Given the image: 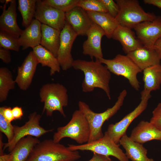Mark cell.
I'll return each mask as SVG.
<instances>
[{"label":"cell","mask_w":161,"mask_h":161,"mask_svg":"<svg viewBox=\"0 0 161 161\" xmlns=\"http://www.w3.org/2000/svg\"><path fill=\"white\" fill-rule=\"evenodd\" d=\"M119 12L115 19L118 24L133 29L138 24L152 21L157 17L153 13L146 12L137 0H116Z\"/></svg>","instance_id":"cell-6"},{"label":"cell","mask_w":161,"mask_h":161,"mask_svg":"<svg viewBox=\"0 0 161 161\" xmlns=\"http://www.w3.org/2000/svg\"><path fill=\"white\" fill-rule=\"evenodd\" d=\"M32 49V52L39 64L42 67L47 66L50 68V76L60 72L61 67L58 60L51 52L41 45Z\"/></svg>","instance_id":"cell-25"},{"label":"cell","mask_w":161,"mask_h":161,"mask_svg":"<svg viewBox=\"0 0 161 161\" xmlns=\"http://www.w3.org/2000/svg\"><path fill=\"white\" fill-rule=\"evenodd\" d=\"M144 89L151 92L159 90L161 84V64L155 65L143 71Z\"/></svg>","instance_id":"cell-27"},{"label":"cell","mask_w":161,"mask_h":161,"mask_svg":"<svg viewBox=\"0 0 161 161\" xmlns=\"http://www.w3.org/2000/svg\"><path fill=\"white\" fill-rule=\"evenodd\" d=\"M81 157L78 151H71L53 139H45L35 146L26 161H77Z\"/></svg>","instance_id":"cell-2"},{"label":"cell","mask_w":161,"mask_h":161,"mask_svg":"<svg viewBox=\"0 0 161 161\" xmlns=\"http://www.w3.org/2000/svg\"><path fill=\"white\" fill-rule=\"evenodd\" d=\"M0 1L1 2L4 3L5 2L6 0H0Z\"/></svg>","instance_id":"cell-44"},{"label":"cell","mask_w":161,"mask_h":161,"mask_svg":"<svg viewBox=\"0 0 161 161\" xmlns=\"http://www.w3.org/2000/svg\"><path fill=\"white\" fill-rule=\"evenodd\" d=\"M20 47L18 39L4 32L0 31V47L18 52Z\"/></svg>","instance_id":"cell-32"},{"label":"cell","mask_w":161,"mask_h":161,"mask_svg":"<svg viewBox=\"0 0 161 161\" xmlns=\"http://www.w3.org/2000/svg\"><path fill=\"white\" fill-rule=\"evenodd\" d=\"M133 29L143 46L153 48L155 43L161 37V16H157L152 21L141 22Z\"/></svg>","instance_id":"cell-13"},{"label":"cell","mask_w":161,"mask_h":161,"mask_svg":"<svg viewBox=\"0 0 161 161\" xmlns=\"http://www.w3.org/2000/svg\"><path fill=\"white\" fill-rule=\"evenodd\" d=\"M104 4L108 13L113 17L115 18L119 12V8L116 3L113 0H100Z\"/></svg>","instance_id":"cell-35"},{"label":"cell","mask_w":161,"mask_h":161,"mask_svg":"<svg viewBox=\"0 0 161 161\" xmlns=\"http://www.w3.org/2000/svg\"><path fill=\"white\" fill-rule=\"evenodd\" d=\"M79 0H43L44 4L49 5L65 13L78 6Z\"/></svg>","instance_id":"cell-30"},{"label":"cell","mask_w":161,"mask_h":161,"mask_svg":"<svg viewBox=\"0 0 161 161\" xmlns=\"http://www.w3.org/2000/svg\"><path fill=\"white\" fill-rule=\"evenodd\" d=\"M90 134L88 122L78 109L73 112L71 119L66 125L57 128L52 139L55 142L59 143L63 139L68 137L81 145L88 142Z\"/></svg>","instance_id":"cell-4"},{"label":"cell","mask_w":161,"mask_h":161,"mask_svg":"<svg viewBox=\"0 0 161 161\" xmlns=\"http://www.w3.org/2000/svg\"><path fill=\"white\" fill-rule=\"evenodd\" d=\"M93 22L100 27L107 38H112L113 33L118 24L115 18L108 13L86 11Z\"/></svg>","instance_id":"cell-26"},{"label":"cell","mask_w":161,"mask_h":161,"mask_svg":"<svg viewBox=\"0 0 161 161\" xmlns=\"http://www.w3.org/2000/svg\"><path fill=\"white\" fill-rule=\"evenodd\" d=\"M151 92L143 89L140 93V102L135 108L119 121L109 125L105 132L116 143H119L121 137L126 134L127 129L131 123L146 109L148 100L151 96Z\"/></svg>","instance_id":"cell-9"},{"label":"cell","mask_w":161,"mask_h":161,"mask_svg":"<svg viewBox=\"0 0 161 161\" xmlns=\"http://www.w3.org/2000/svg\"><path fill=\"white\" fill-rule=\"evenodd\" d=\"M145 4L152 5L161 9V0H144Z\"/></svg>","instance_id":"cell-41"},{"label":"cell","mask_w":161,"mask_h":161,"mask_svg":"<svg viewBox=\"0 0 161 161\" xmlns=\"http://www.w3.org/2000/svg\"><path fill=\"white\" fill-rule=\"evenodd\" d=\"M153 48L156 51L161 60V37L156 41Z\"/></svg>","instance_id":"cell-40"},{"label":"cell","mask_w":161,"mask_h":161,"mask_svg":"<svg viewBox=\"0 0 161 161\" xmlns=\"http://www.w3.org/2000/svg\"><path fill=\"white\" fill-rule=\"evenodd\" d=\"M41 117L40 114L36 112L30 114L28 120L21 126L14 125V136L10 142L4 143V150L7 149L10 153L13 149L17 143L22 138L31 136L38 138L45 134L52 131L53 129L46 130L40 125Z\"/></svg>","instance_id":"cell-10"},{"label":"cell","mask_w":161,"mask_h":161,"mask_svg":"<svg viewBox=\"0 0 161 161\" xmlns=\"http://www.w3.org/2000/svg\"><path fill=\"white\" fill-rule=\"evenodd\" d=\"M2 114L5 118L9 121L11 122L15 120L12 111V109L10 107L3 106L0 107Z\"/></svg>","instance_id":"cell-36"},{"label":"cell","mask_w":161,"mask_h":161,"mask_svg":"<svg viewBox=\"0 0 161 161\" xmlns=\"http://www.w3.org/2000/svg\"><path fill=\"white\" fill-rule=\"evenodd\" d=\"M13 117L15 120H20L23 115V110L21 107L16 106L12 109Z\"/></svg>","instance_id":"cell-39"},{"label":"cell","mask_w":161,"mask_h":161,"mask_svg":"<svg viewBox=\"0 0 161 161\" xmlns=\"http://www.w3.org/2000/svg\"><path fill=\"white\" fill-rule=\"evenodd\" d=\"M0 131L7 137L8 142L13 139L14 134V125L7 120L4 116L2 111L0 110Z\"/></svg>","instance_id":"cell-33"},{"label":"cell","mask_w":161,"mask_h":161,"mask_svg":"<svg viewBox=\"0 0 161 161\" xmlns=\"http://www.w3.org/2000/svg\"><path fill=\"white\" fill-rule=\"evenodd\" d=\"M105 33L99 26L93 23L86 33L87 39L83 43V53L94 58L100 59L103 58L101 41Z\"/></svg>","instance_id":"cell-15"},{"label":"cell","mask_w":161,"mask_h":161,"mask_svg":"<svg viewBox=\"0 0 161 161\" xmlns=\"http://www.w3.org/2000/svg\"><path fill=\"white\" fill-rule=\"evenodd\" d=\"M72 67L83 73L84 77L81 85L83 92H91L95 88H100L105 92L109 100L111 99L109 83L111 73L99 59L91 61L74 60Z\"/></svg>","instance_id":"cell-1"},{"label":"cell","mask_w":161,"mask_h":161,"mask_svg":"<svg viewBox=\"0 0 161 161\" xmlns=\"http://www.w3.org/2000/svg\"><path fill=\"white\" fill-rule=\"evenodd\" d=\"M78 35L66 21L61 31L60 42L57 58L61 69L66 71L72 67L74 61L71 54L73 43Z\"/></svg>","instance_id":"cell-11"},{"label":"cell","mask_w":161,"mask_h":161,"mask_svg":"<svg viewBox=\"0 0 161 161\" xmlns=\"http://www.w3.org/2000/svg\"><path fill=\"white\" fill-rule=\"evenodd\" d=\"M39 94L41 102L44 103L43 113L45 112L47 116L51 117L58 111L66 117L63 108L68 105V96L64 86L59 83H47L42 86Z\"/></svg>","instance_id":"cell-5"},{"label":"cell","mask_w":161,"mask_h":161,"mask_svg":"<svg viewBox=\"0 0 161 161\" xmlns=\"http://www.w3.org/2000/svg\"><path fill=\"white\" fill-rule=\"evenodd\" d=\"M10 156V154L0 155V161H9Z\"/></svg>","instance_id":"cell-43"},{"label":"cell","mask_w":161,"mask_h":161,"mask_svg":"<svg viewBox=\"0 0 161 161\" xmlns=\"http://www.w3.org/2000/svg\"><path fill=\"white\" fill-rule=\"evenodd\" d=\"M93 155L91 159L87 161H112L109 157L93 153ZM77 161H81L78 160Z\"/></svg>","instance_id":"cell-38"},{"label":"cell","mask_w":161,"mask_h":161,"mask_svg":"<svg viewBox=\"0 0 161 161\" xmlns=\"http://www.w3.org/2000/svg\"><path fill=\"white\" fill-rule=\"evenodd\" d=\"M119 143L125 149L127 158L132 161H155L148 157L147 150L142 144L133 141L126 134L121 137Z\"/></svg>","instance_id":"cell-22"},{"label":"cell","mask_w":161,"mask_h":161,"mask_svg":"<svg viewBox=\"0 0 161 161\" xmlns=\"http://www.w3.org/2000/svg\"><path fill=\"white\" fill-rule=\"evenodd\" d=\"M99 60L111 73L124 77L135 90H139L140 83L137 75L142 71L127 55L118 54L112 59L102 58Z\"/></svg>","instance_id":"cell-7"},{"label":"cell","mask_w":161,"mask_h":161,"mask_svg":"<svg viewBox=\"0 0 161 161\" xmlns=\"http://www.w3.org/2000/svg\"><path fill=\"white\" fill-rule=\"evenodd\" d=\"M65 18L66 21L78 35L86 36L94 23L86 12L78 6L65 13Z\"/></svg>","instance_id":"cell-17"},{"label":"cell","mask_w":161,"mask_h":161,"mask_svg":"<svg viewBox=\"0 0 161 161\" xmlns=\"http://www.w3.org/2000/svg\"><path fill=\"white\" fill-rule=\"evenodd\" d=\"M16 82L12 73L7 68H0V102L5 101L10 90L15 88Z\"/></svg>","instance_id":"cell-28"},{"label":"cell","mask_w":161,"mask_h":161,"mask_svg":"<svg viewBox=\"0 0 161 161\" xmlns=\"http://www.w3.org/2000/svg\"><path fill=\"white\" fill-rule=\"evenodd\" d=\"M126 55L142 71L148 67L160 64L161 60L153 48L143 46Z\"/></svg>","instance_id":"cell-18"},{"label":"cell","mask_w":161,"mask_h":161,"mask_svg":"<svg viewBox=\"0 0 161 161\" xmlns=\"http://www.w3.org/2000/svg\"><path fill=\"white\" fill-rule=\"evenodd\" d=\"M16 1L6 0L0 16V30L18 39L23 30L17 22Z\"/></svg>","instance_id":"cell-14"},{"label":"cell","mask_w":161,"mask_h":161,"mask_svg":"<svg viewBox=\"0 0 161 161\" xmlns=\"http://www.w3.org/2000/svg\"><path fill=\"white\" fill-rule=\"evenodd\" d=\"M68 148L72 151H89L106 156H112L119 161H129L125 153L105 132L101 138L81 145L68 144Z\"/></svg>","instance_id":"cell-8"},{"label":"cell","mask_w":161,"mask_h":161,"mask_svg":"<svg viewBox=\"0 0 161 161\" xmlns=\"http://www.w3.org/2000/svg\"><path fill=\"white\" fill-rule=\"evenodd\" d=\"M149 122L161 131V102L159 103L153 110Z\"/></svg>","instance_id":"cell-34"},{"label":"cell","mask_w":161,"mask_h":161,"mask_svg":"<svg viewBox=\"0 0 161 161\" xmlns=\"http://www.w3.org/2000/svg\"><path fill=\"white\" fill-rule=\"evenodd\" d=\"M112 38L120 43L126 54L143 46L131 29L120 24L114 32Z\"/></svg>","instance_id":"cell-20"},{"label":"cell","mask_w":161,"mask_h":161,"mask_svg":"<svg viewBox=\"0 0 161 161\" xmlns=\"http://www.w3.org/2000/svg\"><path fill=\"white\" fill-rule=\"evenodd\" d=\"M61 32L49 26L41 24L40 45L56 58L60 45Z\"/></svg>","instance_id":"cell-24"},{"label":"cell","mask_w":161,"mask_h":161,"mask_svg":"<svg viewBox=\"0 0 161 161\" xmlns=\"http://www.w3.org/2000/svg\"><path fill=\"white\" fill-rule=\"evenodd\" d=\"M40 142L38 138L31 136L22 138L10 153L9 161H26L34 147Z\"/></svg>","instance_id":"cell-23"},{"label":"cell","mask_w":161,"mask_h":161,"mask_svg":"<svg viewBox=\"0 0 161 161\" xmlns=\"http://www.w3.org/2000/svg\"><path fill=\"white\" fill-rule=\"evenodd\" d=\"M2 133H0V155L4 154V143L2 142Z\"/></svg>","instance_id":"cell-42"},{"label":"cell","mask_w":161,"mask_h":161,"mask_svg":"<svg viewBox=\"0 0 161 161\" xmlns=\"http://www.w3.org/2000/svg\"><path fill=\"white\" fill-rule=\"evenodd\" d=\"M77 6L86 11L108 13L106 7L100 0H79Z\"/></svg>","instance_id":"cell-31"},{"label":"cell","mask_w":161,"mask_h":161,"mask_svg":"<svg viewBox=\"0 0 161 161\" xmlns=\"http://www.w3.org/2000/svg\"><path fill=\"white\" fill-rule=\"evenodd\" d=\"M41 23L37 20L33 19L30 24L23 30L18 38L23 50L29 47L32 49L40 45L41 39Z\"/></svg>","instance_id":"cell-21"},{"label":"cell","mask_w":161,"mask_h":161,"mask_svg":"<svg viewBox=\"0 0 161 161\" xmlns=\"http://www.w3.org/2000/svg\"><path fill=\"white\" fill-rule=\"evenodd\" d=\"M37 0H18V9L22 18V25L25 28L33 19L36 10Z\"/></svg>","instance_id":"cell-29"},{"label":"cell","mask_w":161,"mask_h":161,"mask_svg":"<svg viewBox=\"0 0 161 161\" xmlns=\"http://www.w3.org/2000/svg\"><path fill=\"white\" fill-rule=\"evenodd\" d=\"M127 93L126 90H123L119 94L114 105L100 113L94 112L86 103L81 101L79 102V109L86 118L90 128V134L88 142L95 141L103 136L102 130L103 124L115 115L120 109Z\"/></svg>","instance_id":"cell-3"},{"label":"cell","mask_w":161,"mask_h":161,"mask_svg":"<svg viewBox=\"0 0 161 161\" xmlns=\"http://www.w3.org/2000/svg\"><path fill=\"white\" fill-rule=\"evenodd\" d=\"M0 59L5 64L10 63L11 58L10 50L0 47Z\"/></svg>","instance_id":"cell-37"},{"label":"cell","mask_w":161,"mask_h":161,"mask_svg":"<svg viewBox=\"0 0 161 161\" xmlns=\"http://www.w3.org/2000/svg\"><path fill=\"white\" fill-rule=\"evenodd\" d=\"M129 137L141 144L154 140L161 141V131L150 122L143 120L133 129Z\"/></svg>","instance_id":"cell-19"},{"label":"cell","mask_w":161,"mask_h":161,"mask_svg":"<svg viewBox=\"0 0 161 161\" xmlns=\"http://www.w3.org/2000/svg\"><path fill=\"white\" fill-rule=\"evenodd\" d=\"M35 19L41 24L51 27L61 31L66 22L65 13L37 0Z\"/></svg>","instance_id":"cell-12"},{"label":"cell","mask_w":161,"mask_h":161,"mask_svg":"<svg viewBox=\"0 0 161 161\" xmlns=\"http://www.w3.org/2000/svg\"><path fill=\"white\" fill-rule=\"evenodd\" d=\"M39 64L32 51L30 52L22 64L17 69L16 83L21 90L25 91L29 87Z\"/></svg>","instance_id":"cell-16"}]
</instances>
